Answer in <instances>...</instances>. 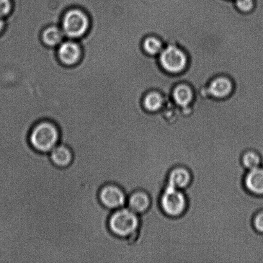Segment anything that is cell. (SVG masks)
<instances>
[{
  "label": "cell",
  "mask_w": 263,
  "mask_h": 263,
  "mask_svg": "<svg viewBox=\"0 0 263 263\" xmlns=\"http://www.w3.org/2000/svg\"><path fill=\"white\" fill-rule=\"evenodd\" d=\"M5 26H6V22H5V19L0 17V35H1L2 33L4 32Z\"/></svg>",
  "instance_id": "44dd1931"
},
{
  "label": "cell",
  "mask_w": 263,
  "mask_h": 263,
  "mask_svg": "<svg viewBox=\"0 0 263 263\" xmlns=\"http://www.w3.org/2000/svg\"><path fill=\"white\" fill-rule=\"evenodd\" d=\"M28 139L35 151L49 154L60 143L61 133L55 123L48 120H41L33 126Z\"/></svg>",
  "instance_id": "7a4b0ae2"
},
{
  "label": "cell",
  "mask_w": 263,
  "mask_h": 263,
  "mask_svg": "<svg viewBox=\"0 0 263 263\" xmlns=\"http://www.w3.org/2000/svg\"><path fill=\"white\" fill-rule=\"evenodd\" d=\"M193 175L186 167L177 166L172 168L167 174L166 184L180 190L185 191L190 186Z\"/></svg>",
  "instance_id": "ba28073f"
},
{
  "label": "cell",
  "mask_w": 263,
  "mask_h": 263,
  "mask_svg": "<svg viewBox=\"0 0 263 263\" xmlns=\"http://www.w3.org/2000/svg\"><path fill=\"white\" fill-rule=\"evenodd\" d=\"M160 61L167 71L179 73L185 68L187 58L182 50L175 46H169L162 51Z\"/></svg>",
  "instance_id": "52a82bcc"
},
{
  "label": "cell",
  "mask_w": 263,
  "mask_h": 263,
  "mask_svg": "<svg viewBox=\"0 0 263 263\" xmlns=\"http://www.w3.org/2000/svg\"><path fill=\"white\" fill-rule=\"evenodd\" d=\"M232 89L231 82L224 77H220L211 82L210 91L213 97L221 99L230 94Z\"/></svg>",
  "instance_id": "4fadbf2b"
},
{
  "label": "cell",
  "mask_w": 263,
  "mask_h": 263,
  "mask_svg": "<svg viewBox=\"0 0 263 263\" xmlns=\"http://www.w3.org/2000/svg\"><path fill=\"white\" fill-rule=\"evenodd\" d=\"M13 9L12 0H0V17L7 18L11 14Z\"/></svg>",
  "instance_id": "ac0fdd59"
},
{
  "label": "cell",
  "mask_w": 263,
  "mask_h": 263,
  "mask_svg": "<svg viewBox=\"0 0 263 263\" xmlns=\"http://www.w3.org/2000/svg\"><path fill=\"white\" fill-rule=\"evenodd\" d=\"M244 186L246 190L254 196L263 195V168L257 167L249 170L245 175Z\"/></svg>",
  "instance_id": "30bf717a"
},
{
  "label": "cell",
  "mask_w": 263,
  "mask_h": 263,
  "mask_svg": "<svg viewBox=\"0 0 263 263\" xmlns=\"http://www.w3.org/2000/svg\"><path fill=\"white\" fill-rule=\"evenodd\" d=\"M163 104L161 95L157 92H151L144 98L143 105L147 110L154 112L158 110Z\"/></svg>",
  "instance_id": "2e32d148"
},
{
  "label": "cell",
  "mask_w": 263,
  "mask_h": 263,
  "mask_svg": "<svg viewBox=\"0 0 263 263\" xmlns=\"http://www.w3.org/2000/svg\"><path fill=\"white\" fill-rule=\"evenodd\" d=\"M162 43L161 41L155 37H148L144 40L143 43V48L144 51L151 55L161 52L162 50Z\"/></svg>",
  "instance_id": "e0dca14e"
},
{
  "label": "cell",
  "mask_w": 263,
  "mask_h": 263,
  "mask_svg": "<svg viewBox=\"0 0 263 263\" xmlns=\"http://www.w3.org/2000/svg\"><path fill=\"white\" fill-rule=\"evenodd\" d=\"M127 197L122 187L112 183L103 185L99 194L102 205L111 211L125 207L127 205Z\"/></svg>",
  "instance_id": "5b68a950"
},
{
  "label": "cell",
  "mask_w": 263,
  "mask_h": 263,
  "mask_svg": "<svg viewBox=\"0 0 263 263\" xmlns=\"http://www.w3.org/2000/svg\"><path fill=\"white\" fill-rule=\"evenodd\" d=\"M151 205V196L143 190H136L128 195L126 206L139 216L148 212Z\"/></svg>",
  "instance_id": "9c48e42d"
},
{
  "label": "cell",
  "mask_w": 263,
  "mask_h": 263,
  "mask_svg": "<svg viewBox=\"0 0 263 263\" xmlns=\"http://www.w3.org/2000/svg\"><path fill=\"white\" fill-rule=\"evenodd\" d=\"M174 98L178 105L182 107L187 106L193 99L192 90L185 85H180L174 90Z\"/></svg>",
  "instance_id": "9a60e30c"
},
{
  "label": "cell",
  "mask_w": 263,
  "mask_h": 263,
  "mask_svg": "<svg viewBox=\"0 0 263 263\" xmlns=\"http://www.w3.org/2000/svg\"><path fill=\"white\" fill-rule=\"evenodd\" d=\"M261 161V156L254 149H248L245 152L241 157L242 166L248 171L259 167Z\"/></svg>",
  "instance_id": "5bb4252c"
},
{
  "label": "cell",
  "mask_w": 263,
  "mask_h": 263,
  "mask_svg": "<svg viewBox=\"0 0 263 263\" xmlns=\"http://www.w3.org/2000/svg\"><path fill=\"white\" fill-rule=\"evenodd\" d=\"M159 204L162 212L167 217L179 218L187 210V195L184 191L166 185L160 195Z\"/></svg>",
  "instance_id": "277c9868"
},
{
  "label": "cell",
  "mask_w": 263,
  "mask_h": 263,
  "mask_svg": "<svg viewBox=\"0 0 263 263\" xmlns=\"http://www.w3.org/2000/svg\"><path fill=\"white\" fill-rule=\"evenodd\" d=\"M56 54L64 66L73 67L81 63L83 50L78 41L66 39L56 48Z\"/></svg>",
  "instance_id": "8992f818"
},
{
  "label": "cell",
  "mask_w": 263,
  "mask_h": 263,
  "mask_svg": "<svg viewBox=\"0 0 263 263\" xmlns=\"http://www.w3.org/2000/svg\"><path fill=\"white\" fill-rule=\"evenodd\" d=\"M51 162L59 167L68 166L73 161L71 149L65 144L59 143L49 153Z\"/></svg>",
  "instance_id": "7c38bea8"
},
{
  "label": "cell",
  "mask_w": 263,
  "mask_h": 263,
  "mask_svg": "<svg viewBox=\"0 0 263 263\" xmlns=\"http://www.w3.org/2000/svg\"><path fill=\"white\" fill-rule=\"evenodd\" d=\"M41 41L49 48H56L66 37L60 25H51L44 28L41 35Z\"/></svg>",
  "instance_id": "8fae6325"
},
{
  "label": "cell",
  "mask_w": 263,
  "mask_h": 263,
  "mask_svg": "<svg viewBox=\"0 0 263 263\" xmlns=\"http://www.w3.org/2000/svg\"><path fill=\"white\" fill-rule=\"evenodd\" d=\"M236 4L239 9L245 12H251L254 7L253 0H236Z\"/></svg>",
  "instance_id": "ffe728a7"
},
{
  "label": "cell",
  "mask_w": 263,
  "mask_h": 263,
  "mask_svg": "<svg viewBox=\"0 0 263 263\" xmlns=\"http://www.w3.org/2000/svg\"><path fill=\"white\" fill-rule=\"evenodd\" d=\"M252 226L258 233L263 234V211L257 213L252 219Z\"/></svg>",
  "instance_id": "d6986e66"
},
{
  "label": "cell",
  "mask_w": 263,
  "mask_h": 263,
  "mask_svg": "<svg viewBox=\"0 0 263 263\" xmlns=\"http://www.w3.org/2000/svg\"><path fill=\"white\" fill-rule=\"evenodd\" d=\"M107 225L110 233L115 236L127 239L133 244L140 228L141 218L138 214L125 206L112 211L108 219Z\"/></svg>",
  "instance_id": "6da1fadb"
},
{
  "label": "cell",
  "mask_w": 263,
  "mask_h": 263,
  "mask_svg": "<svg viewBox=\"0 0 263 263\" xmlns=\"http://www.w3.org/2000/svg\"><path fill=\"white\" fill-rule=\"evenodd\" d=\"M60 27L66 39L79 41L88 33L91 27V20L85 10L73 7L64 13Z\"/></svg>",
  "instance_id": "3957f363"
}]
</instances>
